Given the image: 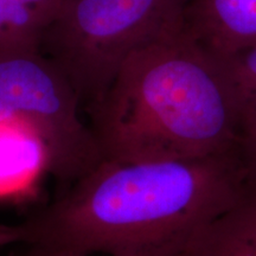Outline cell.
<instances>
[{"label": "cell", "instance_id": "obj_1", "mask_svg": "<svg viewBox=\"0 0 256 256\" xmlns=\"http://www.w3.org/2000/svg\"><path fill=\"white\" fill-rule=\"evenodd\" d=\"M250 172L242 145L188 160H101L43 209L0 223V248L92 256H182L235 203Z\"/></svg>", "mask_w": 256, "mask_h": 256}, {"label": "cell", "instance_id": "obj_2", "mask_svg": "<svg viewBox=\"0 0 256 256\" xmlns=\"http://www.w3.org/2000/svg\"><path fill=\"white\" fill-rule=\"evenodd\" d=\"M88 110L106 160L198 159L242 145L222 60L186 28L134 51Z\"/></svg>", "mask_w": 256, "mask_h": 256}, {"label": "cell", "instance_id": "obj_3", "mask_svg": "<svg viewBox=\"0 0 256 256\" xmlns=\"http://www.w3.org/2000/svg\"><path fill=\"white\" fill-rule=\"evenodd\" d=\"M188 0H64L40 50L89 106L140 48L186 28Z\"/></svg>", "mask_w": 256, "mask_h": 256}, {"label": "cell", "instance_id": "obj_4", "mask_svg": "<svg viewBox=\"0 0 256 256\" xmlns=\"http://www.w3.org/2000/svg\"><path fill=\"white\" fill-rule=\"evenodd\" d=\"M81 98L70 80L40 49L0 50V124L34 138L48 171L66 188L101 162Z\"/></svg>", "mask_w": 256, "mask_h": 256}, {"label": "cell", "instance_id": "obj_5", "mask_svg": "<svg viewBox=\"0 0 256 256\" xmlns=\"http://www.w3.org/2000/svg\"><path fill=\"white\" fill-rule=\"evenodd\" d=\"M186 30L218 57L256 48V0H188Z\"/></svg>", "mask_w": 256, "mask_h": 256}, {"label": "cell", "instance_id": "obj_6", "mask_svg": "<svg viewBox=\"0 0 256 256\" xmlns=\"http://www.w3.org/2000/svg\"><path fill=\"white\" fill-rule=\"evenodd\" d=\"M184 256H256V177L250 174L235 203L191 240Z\"/></svg>", "mask_w": 256, "mask_h": 256}, {"label": "cell", "instance_id": "obj_7", "mask_svg": "<svg viewBox=\"0 0 256 256\" xmlns=\"http://www.w3.org/2000/svg\"><path fill=\"white\" fill-rule=\"evenodd\" d=\"M220 58L226 69L232 90L242 142L255 140L256 48Z\"/></svg>", "mask_w": 256, "mask_h": 256}, {"label": "cell", "instance_id": "obj_8", "mask_svg": "<svg viewBox=\"0 0 256 256\" xmlns=\"http://www.w3.org/2000/svg\"><path fill=\"white\" fill-rule=\"evenodd\" d=\"M49 22L20 0H0V50L40 49Z\"/></svg>", "mask_w": 256, "mask_h": 256}, {"label": "cell", "instance_id": "obj_9", "mask_svg": "<svg viewBox=\"0 0 256 256\" xmlns=\"http://www.w3.org/2000/svg\"><path fill=\"white\" fill-rule=\"evenodd\" d=\"M20 2L34 8L42 16H44L50 23L55 18V16L58 14L64 0H20Z\"/></svg>", "mask_w": 256, "mask_h": 256}, {"label": "cell", "instance_id": "obj_10", "mask_svg": "<svg viewBox=\"0 0 256 256\" xmlns=\"http://www.w3.org/2000/svg\"><path fill=\"white\" fill-rule=\"evenodd\" d=\"M8 256H84L75 254V252L50 250V249L36 248V247H20V250ZM184 256V255H182Z\"/></svg>", "mask_w": 256, "mask_h": 256}, {"label": "cell", "instance_id": "obj_11", "mask_svg": "<svg viewBox=\"0 0 256 256\" xmlns=\"http://www.w3.org/2000/svg\"><path fill=\"white\" fill-rule=\"evenodd\" d=\"M242 151L252 176L256 177V139L242 142Z\"/></svg>", "mask_w": 256, "mask_h": 256}, {"label": "cell", "instance_id": "obj_12", "mask_svg": "<svg viewBox=\"0 0 256 256\" xmlns=\"http://www.w3.org/2000/svg\"><path fill=\"white\" fill-rule=\"evenodd\" d=\"M0 256H2V255H0Z\"/></svg>", "mask_w": 256, "mask_h": 256}]
</instances>
